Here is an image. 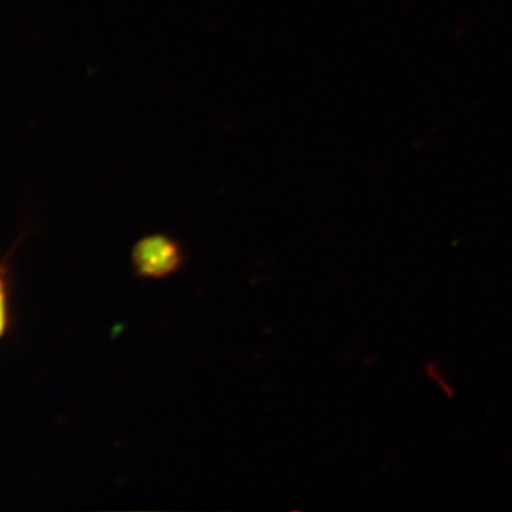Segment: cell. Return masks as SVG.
I'll return each instance as SVG.
<instances>
[{
	"label": "cell",
	"instance_id": "obj_2",
	"mask_svg": "<svg viewBox=\"0 0 512 512\" xmlns=\"http://www.w3.org/2000/svg\"><path fill=\"white\" fill-rule=\"evenodd\" d=\"M9 309V268L3 261L0 262V340L9 329Z\"/></svg>",
	"mask_w": 512,
	"mask_h": 512
},
{
	"label": "cell",
	"instance_id": "obj_1",
	"mask_svg": "<svg viewBox=\"0 0 512 512\" xmlns=\"http://www.w3.org/2000/svg\"><path fill=\"white\" fill-rule=\"evenodd\" d=\"M184 249L177 239L165 234L141 238L131 252V264L138 278L160 281L181 271Z\"/></svg>",
	"mask_w": 512,
	"mask_h": 512
}]
</instances>
